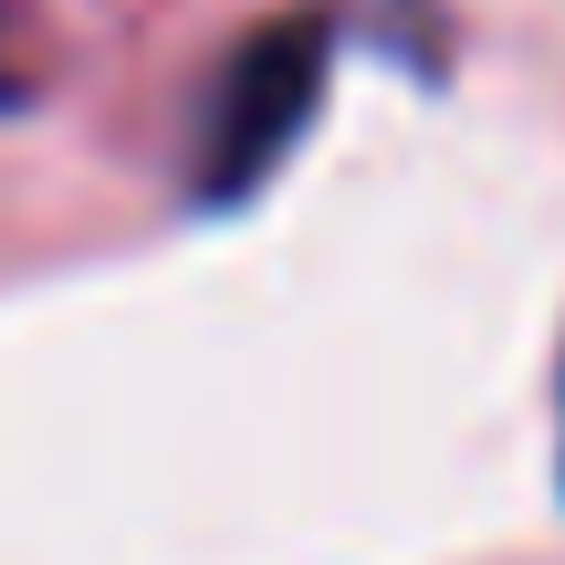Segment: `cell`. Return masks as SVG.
Masks as SVG:
<instances>
[{
    "label": "cell",
    "instance_id": "obj_1",
    "mask_svg": "<svg viewBox=\"0 0 565 565\" xmlns=\"http://www.w3.org/2000/svg\"><path fill=\"white\" fill-rule=\"evenodd\" d=\"M324 74H335V32H324L315 11L263 21V32L221 63V84H210V126H200V158H189V189H200L210 210L252 200L303 147V126H315V105H324Z\"/></svg>",
    "mask_w": 565,
    "mask_h": 565
}]
</instances>
